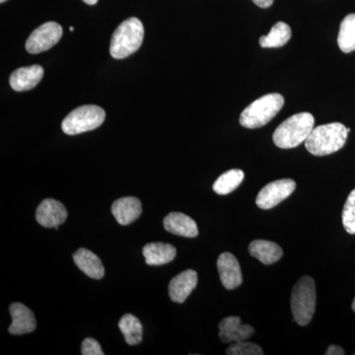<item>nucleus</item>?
Returning a JSON list of instances; mask_svg holds the SVG:
<instances>
[{"instance_id":"3","label":"nucleus","mask_w":355,"mask_h":355,"mask_svg":"<svg viewBox=\"0 0 355 355\" xmlns=\"http://www.w3.org/2000/svg\"><path fill=\"white\" fill-rule=\"evenodd\" d=\"M144 28L141 21L130 17L114 32L110 44V53L116 60L128 58L139 50L144 42Z\"/></svg>"},{"instance_id":"23","label":"nucleus","mask_w":355,"mask_h":355,"mask_svg":"<svg viewBox=\"0 0 355 355\" xmlns=\"http://www.w3.org/2000/svg\"><path fill=\"white\" fill-rule=\"evenodd\" d=\"M244 177L245 174L242 170H229L216 180V183L214 184V191L218 195H228L242 184Z\"/></svg>"},{"instance_id":"10","label":"nucleus","mask_w":355,"mask_h":355,"mask_svg":"<svg viewBox=\"0 0 355 355\" xmlns=\"http://www.w3.org/2000/svg\"><path fill=\"white\" fill-rule=\"evenodd\" d=\"M219 277L223 286L229 291L237 288L241 286L243 275L239 261L230 253H223L217 260Z\"/></svg>"},{"instance_id":"6","label":"nucleus","mask_w":355,"mask_h":355,"mask_svg":"<svg viewBox=\"0 0 355 355\" xmlns=\"http://www.w3.org/2000/svg\"><path fill=\"white\" fill-rule=\"evenodd\" d=\"M106 113L101 107L95 105H85L79 107L67 114L62 121V132L69 135L90 132L99 128L104 123Z\"/></svg>"},{"instance_id":"27","label":"nucleus","mask_w":355,"mask_h":355,"mask_svg":"<svg viewBox=\"0 0 355 355\" xmlns=\"http://www.w3.org/2000/svg\"><path fill=\"white\" fill-rule=\"evenodd\" d=\"M345 354V350L342 349V347H338V345H331V347H329V349H327L326 355H343Z\"/></svg>"},{"instance_id":"5","label":"nucleus","mask_w":355,"mask_h":355,"mask_svg":"<svg viewBox=\"0 0 355 355\" xmlns=\"http://www.w3.org/2000/svg\"><path fill=\"white\" fill-rule=\"evenodd\" d=\"M316 309V286L314 279L303 277L296 282L291 293V310L294 321L307 326Z\"/></svg>"},{"instance_id":"11","label":"nucleus","mask_w":355,"mask_h":355,"mask_svg":"<svg viewBox=\"0 0 355 355\" xmlns=\"http://www.w3.org/2000/svg\"><path fill=\"white\" fill-rule=\"evenodd\" d=\"M253 327L243 324L241 318L227 317L219 324V338L223 343H238L247 340L254 335Z\"/></svg>"},{"instance_id":"13","label":"nucleus","mask_w":355,"mask_h":355,"mask_svg":"<svg viewBox=\"0 0 355 355\" xmlns=\"http://www.w3.org/2000/svg\"><path fill=\"white\" fill-rule=\"evenodd\" d=\"M44 76V69L39 64L20 67L12 72L9 78L11 88L17 92L29 91L36 87Z\"/></svg>"},{"instance_id":"30","label":"nucleus","mask_w":355,"mask_h":355,"mask_svg":"<svg viewBox=\"0 0 355 355\" xmlns=\"http://www.w3.org/2000/svg\"><path fill=\"white\" fill-rule=\"evenodd\" d=\"M352 310H354L355 312V298H354V302H352Z\"/></svg>"},{"instance_id":"4","label":"nucleus","mask_w":355,"mask_h":355,"mask_svg":"<svg viewBox=\"0 0 355 355\" xmlns=\"http://www.w3.org/2000/svg\"><path fill=\"white\" fill-rule=\"evenodd\" d=\"M284 105V96L279 93L263 96L242 112L240 125L252 130L263 127L279 113Z\"/></svg>"},{"instance_id":"16","label":"nucleus","mask_w":355,"mask_h":355,"mask_svg":"<svg viewBox=\"0 0 355 355\" xmlns=\"http://www.w3.org/2000/svg\"><path fill=\"white\" fill-rule=\"evenodd\" d=\"M163 224H164L165 230L174 235L187 238H195L198 235L196 221L181 212H172L168 214Z\"/></svg>"},{"instance_id":"28","label":"nucleus","mask_w":355,"mask_h":355,"mask_svg":"<svg viewBox=\"0 0 355 355\" xmlns=\"http://www.w3.org/2000/svg\"><path fill=\"white\" fill-rule=\"evenodd\" d=\"M275 0H253V2L256 6L261 7V8H268L273 4Z\"/></svg>"},{"instance_id":"33","label":"nucleus","mask_w":355,"mask_h":355,"mask_svg":"<svg viewBox=\"0 0 355 355\" xmlns=\"http://www.w3.org/2000/svg\"></svg>"},{"instance_id":"2","label":"nucleus","mask_w":355,"mask_h":355,"mask_svg":"<svg viewBox=\"0 0 355 355\" xmlns=\"http://www.w3.org/2000/svg\"><path fill=\"white\" fill-rule=\"evenodd\" d=\"M314 125L315 119L312 114L305 112L293 114L273 132V142L279 148H295L306 141Z\"/></svg>"},{"instance_id":"29","label":"nucleus","mask_w":355,"mask_h":355,"mask_svg":"<svg viewBox=\"0 0 355 355\" xmlns=\"http://www.w3.org/2000/svg\"><path fill=\"white\" fill-rule=\"evenodd\" d=\"M86 4H89V6H94V4L97 3L98 0H83Z\"/></svg>"},{"instance_id":"31","label":"nucleus","mask_w":355,"mask_h":355,"mask_svg":"<svg viewBox=\"0 0 355 355\" xmlns=\"http://www.w3.org/2000/svg\"><path fill=\"white\" fill-rule=\"evenodd\" d=\"M69 30H70V31H71V32H72V31H74V28H73V27H70V28H69Z\"/></svg>"},{"instance_id":"8","label":"nucleus","mask_w":355,"mask_h":355,"mask_svg":"<svg viewBox=\"0 0 355 355\" xmlns=\"http://www.w3.org/2000/svg\"><path fill=\"white\" fill-rule=\"evenodd\" d=\"M295 188V181L291 179L277 180L266 184L257 196V205L261 209H273L291 197Z\"/></svg>"},{"instance_id":"24","label":"nucleus","mask_w":355,"mask_h":355,"mask_svg":"<svg viewBox=\"0 0 355 355\" xmlns=\"http://www.w3.org/2000/svg\"><path fill=\"white\" fill-rule=\"evenodd\" d=\"M343 224L349 234H355V190L349 193L343 210Z\"/></svg>"},{"instance_id":"9","label":"nucleus","mask_w":355,"mask_h":355,"mask_svg":"<svg viewBox=\"0 0 355 355\" xmlns=\"http://www.w3.org/2000/svg\"><path fill=\"white\" fill-rule=\"evenodd\" d=\"M67 218V210L62 202L53 198L43 200L37 209L36 219L46 228L58 229Z\"/></svg>"},{"instance_id":"26","label":"nucleus","mask_w":355,"mask_h":355,"mask_svg":"<svg viewBox=\"0 0 355 355\" xmlns=\"http://www.w3.org/2000/svg\"><path fill=\"white\" fill-rule=\"evenodd\" d=\"M81 354L83 355H103L101 345L92 338H87L83 340V347H81Z\"/></svg>"},{"instance_id":"1","label":"nucleus","mask_w":355,"mask_h":355,"mask_svg":"<svg viewBox=\"0 0 355 355\" xmlns=\"http://www.w3.org/2000/svg\"><path fill=\"white\" fill-rule=\"evenodd\" d=\"M350 128L343 123H331L313 128L305 147L315 156L330 155L340 150L347 142Z\"/></svg>"},{"instance_id":"7","label":"nucleus","mask_w":355,"mask_h":355,"mask_svg":"<svg viewBox=\"0 0 355 355\" xmlns=\"http://www.w3.org/2000/svg\"><path fill=\"white\" fill-rule=\"evenodd\" d=\"M62 37V26L55 22L44 23L30 35L26 42V50L34 55L43 53L55 46Z\"/></svg>"},{"instance_id":"32","label":"nucleus","mask_w":355,"mask_h":355,"mask_svg":"<svg viewBox=\"0 0 355 355\" xmlns=\"http://www.w3.org/2000/svg\"><path fill=\"white\" fill-rule=\"evenodd\" d=\"M7 1V0H0V2H1V3H4V2Z\"/></svg>"},{"instance_id":"15","label":"nucleus","mask_w":355,"mask_h":355,"mask_svg":"<svg viewBox=\"0 0 355 355\" xmlns=\"http://www.w3.org/2000/svg\"><path fill=\"white\" fill-rule=\"evenodd\" d=\"M141 212V202L137 198H119L112 205V214L121 225H128L137 220Z\"/></svg>"},{"instance_id":"14","label":"nucleus","mask_w":355,"mask_h":355,"mask_svg":"<svg viewBox=\"0 0 355 355\" xmlns=\"http://www.w3.org/2000/svg\"><path fill=\"white\" fill-rule=\"evenodd\" d=\"M198 284V273L187 270L170 282L169 296L173 302L184 303Z\"/></svg>"},{"instance_id":"22","label":"nucleus","mask_w":355,"mask_h":355,"mask_svg":"<svg viewBox=\"0 0 355 355\" xmlns=\"http://www.w3.org/2000/svg\"><path fill=\"white\" fill-rule=\"evenodd\" d=\"M338 44L343 53H349L355 51V14L345 16L340 23Z\"/></svg>"},{"instance_id":"19","label":"nucleus","mask_w":355,"mask_h":355,"mask_svg":"<svg viewBox=\"0 0 355 355\" xmlns=\"http://www.w3.org/2000/svg\"><path fill=\"white\" fill-rule=\"evenodd\" d=\"M249 252L263 265H272L282 258L284 251L277 244L268 240H254L249 245Z\"/></svg>"},{"instance_id":"17","label":"nucleus","mask_w":355,"mask_h":355,"mask_svg":"<svg viewBox=\"0 0 355 355\" xmlns=\"http://www.w3.org/2000/svg\"><path fill=\"white\" fill-rule=\"evenodd\" d=\"M73 261L86 275L91 279H101L105 275V268L99 257L85 248H81L73 254Z\"/></svg>"},{"instance_id":"21","label":"nucleus","mask_w":355,"mask_h":355,"mask_svg":"<svg viewBox=\"0 0 355 355\" xmlns=\"http://www.w3.org/2000/svg\"><path fill=\"white\" fill-rule=\"evenodd\" d=\"M119 328L125 336L128 345H137L141 343L144 327L137 317L132 314L125 315L119 322Z\"/></svg>"},{"instance_id":"20","label":"nucleus","mask_w":355,"mask_h":355,"mask_svg":"<svg viewBox=\"0 0 355 355\" xmlns=\"http://www.w3.org/2000/svg\"><path fill=\"white\" fill-rule=\"evenodd\" d=\"M291 38V29L286 23L277 22L272 26L270 33L266 36L260 38L261 48H280L289 42Z\"/></svg>"},{"instance_id":"12","label":"nucleus","mask_w":355,"mask_h":355,"mask_svg":"<svg viewBox=\"0 0 355 355\" xmlns=\"http://www.w3.org/2000/svg\"><path fill=\"white\" fill-rule=\"evenodd\" d=\"M9 312L12 317V324L8 328L11 335H25L36 330V318L29 308L21 303H13L9 307Z\"/></svg>"},{"instance_id":"18","label":"nucleus","mask_w":355,"mask_h":355,"mask_svg":"<svg viewBox=\"0 0 355 355\" xmlns=\"http://www.w3.org/2000/svg\"><path fill=\"white\" fill-rule=\"evenodd\" d=\"M176 248L166 243H149L144 248V259L149 266H162L171 263L176 258Z\"/></svg>"},{"instance_id":"25","label":"nucleus","mask_w":355,"mask_h":355,"mask_svg":"<svg viewBox=\"0 0 355 355\" xmlns=\"http://www.w3.org/2000/svg\"><path fill=\"white\" fill-rule=\"evenodd\" d=\"M228 355H263V352L257 343L243 342L234 343L226 349Z\"/></svg>"}]
</instances>
